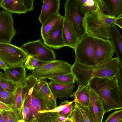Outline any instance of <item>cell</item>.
I'll return each mask as SVG.
<instances>
[{
  "label": "cell",
  "instance_id": "cell-43",
  "mask_svg": "<svg viewBox=\"0 0 122 122\" xmlns=\"http://www.w3.org/2000/svg\"><path fill=\"white\" fill-rule=\"evenodd\" d=\"M72 122L70 119L66 118V120L65 121L63 122Z\"/></svg>",
  "mask_w": 122,
  "mask_h": 122
},
{
  "label": "cell",
  "instance_id": "cell-36",
  "mask_svg": "<svg viewBox=\"0 0 122 122\" xmlns=\"http://www.w3.org/2000/svg\"><path fill=\"white\" fill-rule=\"evenodd\" d=\"M72 103L65 107L63 110L59 112V115L64 116L66 117L68 114L74 108V106Z\"/></svg>",
  "mask_w": 122,
  "mask_h": 122
},
{
  "label": "cell",
  "instance_id": "cell-17",
  "mask_svg": "<svg viewBox=\"0 0 122 122\" xmlns=\"http://www.w3.org/2000/svg\"><path fill=\"white\" fill-rule=\"evenodd\" d=\"M25 68L23 65L19 66H8L1 75L5 78L17 84L25 80Z\"/></svg>",
  "mask_w": 122,
  "mask_h": 122
},
{
  "label": "cell",
  "instance_id": "cell-19",
  "mask_svg": "<svg viewBox=\"0 0 122 122\" xmlns=\"http://www.w3.org/2000/svg\"><path fill=\"white\" fill-rule=\"evenodd\" d=\"M103 10L108 15L117 17L122 16V0H101Z\"/></svg>",
  "mask_w": 122,
  "mask_h": 122
},
{
  "label": "cell",
  "instance_id": "cell-25",
  "mask_svg": "<svg viewBox=\"0 0 122 122\" xmlns=\"http://www.w3.org/2000/svg\"><path fill=\"white\" fill-rule=\"evenodd\" d=\"M63 16L59 13L54 14L49 18L43 24L41 29V35L44 40L54 25Z\"/></svg>",
  "mask_w": 122,
  "mask_h": 122
},
{
  "label": "cell",
  "instance_id": "cell-29",
  "mask_svg": "<svg viewBox=\"0 0 122 122\" xmlns=\"http://www.w3.org/2000/svg\"><path fill=\"white\" fill-rule=\"evenodd\" d=\"M18 84L0 75V86L7 92L11 93H14Z\"/></svg>",
  "mask_w": 122,
  "mask_h": 122
},
{
  "label": "cell",
  "instance_id": "cell-20",
  "mask_svg": "<svg viewBox=\"0 0 122 122\" xmlns=\"http://www.w3.org/2000/svg\"><path fill=\"white\" fill-rule=\"evenodd\" d=\"M110 36L115 52L122 63V36L119 30L113 24L109 27Z\"/></svg>",
  "mask_w": 122,
  "mask_h": 122
},
{
  "label": "cell",
  "instance_id": "cell-42",
  "mask_svg": "<svg viewBox=\"0 0 122 122\" xmlns=\"http://www.w3.org/2000/svg\"><path fill=\"white\" fill-rule=\"evenodd\" d=\"M66 117L63 115H59V117L58 118V120L60 122H63L64 121L66 120Z\"/></svg>",
  "mask_w": 122,
  "mask_h": 122
},
{
  "label": "cell",
  "instance_id": "cell-45",
  "mask_svg": "<svg viewBox=\"0 0 122 122\" xmlns=\"http://www.w3.org/2000/svg\"><path fill=\"white\" fill-rule=\"evenodd\" d=\"M58 118L54 120L51 122H60L59 121Z\"/></svg>",
  "mask_w": 122,
  "mask_h": 122
},
{
  "label": "cell",
  "instance_id": "cell-32",
  "mask_svg": "<svg viewBox=\"0 0 122 122\" xmlns=\"http://www.w3.org/2000/svg\"><path fill=\"white\" fill-rule=\"evenodd\" d=\"M75 102V101L74 100L71 102L67 100L65 101L61 102L60 105L57 107L51 110L39 111V113L47 112H59L63 110L65 107Z\"/></svg>",
  "mask_w": 122,
  "mask_h": 122
},
{
  "label": "cell",
  "instance_id": "cell-41",
  "mask_svg": "<svg viewBox=\"0 0 122 122\" xmlns=\"http://www.w3.org/2000/svg\"><path fill=\"white\" fill-rule=\"evenodd\" d=\"M6 64L0 59V69H2L5 71L8 67ZM2 72L0 71V74Z\"/></svg>",
  "mask_w": 122,
  "mask_h": 122
},
{
  "label": "cell",
  "instance_id": "cell-27",
  "mask_svg": "<svg viewBox=\"0 0 122 122\" xmlns=\"http://www.w3.org/2000/svg\"><path fill=\"white\" fill-rule=\"evenodd\" d=\"M59 112H47L39 113L29 122H51L58 119Z\"/></svg>",
  "mask_w": 122,
  "mask_h": 122
},
{
  "label": "cell",
  "instance_id": "cell-21",
  "mask_svg": "<svg viewBox=\"0 0 122 122\" xmlns=\"http://www.w3.org/2000/svg\"><path fill=\"white\" fill-rule=\"evenodd\" d=\"M0 7L11 13L20 14L28 12L22 0H1Z\"/></svg>",
  "mask_w": 122,
  "mask_h": 122
},
{
  "label": "cell",
  "instance_id": "cell-6",
  "mask_svg": "<svg viewBox=\"0 0 122 122\" xmlns=\"http://www.w3.org/2000/svg\"><path fill=\"white\" fill-rule=\"evenodd\" d=\"M25 81L27 85L42 100L47 110L57 107L56 98L52 94L46 79H38L31 74L26 76Z\"/></svg>",
  "mask_w": 122,
  "mask_h": 122
},
{
  "label": "cell",
  "instance_id": "cell-13",
  "mask_svg": "<svg viewBox=\"0 0 122 122\" xmlns=\"http://www.w3.org/2000/svg\"><path fill=\"white\" fill-rule=\"evenodd\" d=\"M86 108L92 122H102L105 112L102 102L99 96L90 89V102Z\"/></svg>",
  "mask_w": 122,
  "mask_h": 122
},
{
  "label": "cell",
  "instance_id": "cell-18",
  "mask_svg": "<svg viewBox=\"0 0 122 122\" xmlns=\"http://www.w3.org/2000/svg\"><path fill=\"white\" fill-rule=\"evenodd\" d=\"M48 84L53 96L61 99L68 98L75 88V85L73 84H62L52 81Z\"/></svg>",
  "mask_w": 122,
  "mask_h": 122
},
{
  "label": "cell",
  "instance_id": "cell-1",
  "mask_svg": "<svg viewBox=\"0 0 122 122\" xmlns=\"http://www.w3.org/2000/svg\"><path fill=\"white\" fill-rule=\"evenodd\" d=\"M122 63L117 57L95 66H89L76 61L72 65L71 72L78 86H85L92 78H119L122 75Z\"/></svg>",
  "mask_w": 122,
  "mask_h": 122
},
{
  "label": "cell",
  "instance_id": "cell-10",
  "mask_svg": "<svg viewBox=\"0 0 122 122\" xmlns=\"http://www.w3.org/2000/svg\"><path fill=\"white\" fill-rule=\"evenodd\" d=\"M16 34L12 14L5 11H0V42L10 43Z\"/></svg>",
  "mask_w": 122,
  "mask_h": 122
},
{
  "label": "cell",
  "instance_id": "cell-24",
  "mask_svg": "<svg viewBox=\"0 0 122 122\" xmlns=\"http://www.w3.org/2000/svg\"><path fill=\"white\" fill-rule=\"evenodd\" d=\"M76 1L81 11L84 16L102 7L101 0H76Z\"/></svg>",
  "mask_w": 122,
  "mask_h": 122
},
{
  "label": "cell",
  "instance_id": "cell-37",
  "mask_svg": "<svg viewBox=\"0 0 122 122\" xmlns=\"http://www.w3.org/2000/svg\"><path fill=\"white\" fill-rule=\"evenodd\" d=\"M24 5L28 11L32 10L34 8V0H22Z\"/></svg>",
  "mask_w": 122,
  "mask_h": 122
},
{
  "label": "cell",
  "instance_id": "cell-4",
  "mask_svg": "<svg viewBox=\"0 0 122 122\" xmlns=\"http://www.w3.org/2000/svg\"><path fill=\"white\" fill-rule=\"evenodd\" d=\"M72 65L62 60L38 61V67L31 71L36 78L43 80L71 72Z\"/></svg>",
  "mask_w": 122,
  "mask_h": 122
},
{
  "label": "cell",
  "instance_id": "cell-35",
  "mask_svg": "<svg viewBox=\"0 0 122 122\" xmlns=\"http://www.w3.org/2000/svg\"><path fill=\"white\" fill-rule=\"evenodd\" d=\"M19 118L18 112L17 110L12 111L8 112L7 122H17Z\"/></svg>",
  "mask_w": 122,
  "mask_h": 122
},
{
  "label": "cell",
  "instance_id": "cell-30",
  "mask_svg": "<svg viewBox=\"0 0 122 122\" xmlns=\"http://www.w3.org/2000/svg\"><path fill=\"white\" fill-rule=\"evenodd\" d=\"M74 103L78 109L83 122H92L88 114L86 107L76 102H75Z\"/></svg>",
  "mask_w": 122,
  "mask_h": 122
},
{
  "label": "cell",
  "instance_id": "cell-44",
  "mask_svg": "<svg viewBox=\"0 0 122 122\" xmlns=\"http://www.w3.org/2000/svg\"><path fill=\"white\" fill-rule=\"evenodd\" d=\"M17 122H25V121L22 119H19L18 120Z\"/></svg>",
  "mask_w": 122,
  "mask_h": 122
},
{
  "label": "cell",
  "instance_id": "cell-11",
  "mask_svg": "<svg viewBox=\"0 0 122 122\" xmlns=\"http://www.w3.org/2000/svg\"><path fill=\"white\" fill-rule=\"evenodd\" d=\"M95 37L94 53L98 65L111 59L115 52L111 41Z\"/></svg>",
  "mask_w": 122,
  "mask_h": 122
},
{
  "label": "cell",
  "instance_id": "cell-5",
  "mask_svg": "<svg viewBox=\"0 0 122 122\" xmlns=\"http://www.w3.org/2000/svg\"><path fill=\"white\" fill-rule=\"evenodd\" d=\"M95 38L86 34L81 38L74 50L76 61L89 66L97 65L94 53Z\"/></svg>",
  "mask_w": 122,
  "mask_h": 122
},
{
  "label": "cell",
  "instance_id": "cell-9",
  "mask_svg": "<svg viewBox=\"0 0 122 122\" xmlns=\"http://www.w3.org/2000/svg\"><path fill=\"white\" fill-rule=\"evenodd\" d=\"M21 47L28 56L38 61H49L56 59L54 51L47 47L40 39L27 42Z\"/></svg>",
  "mask_w": 122,
  "mask_h": 122
},
{
  "label": "cell",
  "instance_id": "cell-8",
  "mask_svg": "<svg viewBox=\"0 0 122 122\" xmlns=\"http://www.w3.org/2000/svg\"><path fill=\"white\" fill-rule=\"evenodd\" d=\"M64 7V17L78 34L80 39L86 34L83 23L84 15L81 11L76 0H66Z\"/></svg>",
  "mask_w": 122,
  "mask_h": 122
},
{
  "label": "cell",
  "instance_id": "cell-40",
  "mask_svg": "<svg viewBox=\"0 0 122 122\" xmlns=\"http://www.w3.org/2000/svg\"><path fill=\"white\" fill-rule=\"evenodd\" d=\"M114 25L122 29V16L117 17L115 21Z\"/></svg>",
  "mask_w": 122,
  "mask_h": 122
},
{
  "label": "cell",
  "instance_id": "cell-16",
  "mask_svg": "<svg viewBox=\"0 0 122 122\" xmlns=\"http://www.w3.org/2000/svg\"><path fill=\"white\" fill-rule=\"evenodd\" d=\"M60 0H44L38 20L41 24L54 14L59 13Z\"/></svg>",
  "mask_w": 122,
  "mask_h": 122
},
{
  "label": "cell",
  "instance_id": "cell-2",
  "mask_svg": "<svg viewBox=\"0 0 122 122\" xmlns=\"http://www.w3.org/2000/svg\"><path fill=\"white\" fill-rule=\"evenodd\" d=\"M88 83L90 88L100 97L105 113L122 109V90L117 77H93Z\"/></svg>",
  "mask_w": 122,
  "mask_h": 122
},
{
  "label": "cell",
  "instance_id": "cell-3",
  "mask_svg": "<svg viewBox=\"0 0 122 122\" xmlns=\"http://www.w3.org/2000/svg\"><path fill=\"white\" fill-rule=\"evenodd\" d=\"M117 17L107 15L103 11L102 7L86 14L83 18V23L86 34L110 40L109 27L112 24H114Z\"/></svg>",
  "mask_w": 122,
  "mask_h": 122
},
{
  "label": "cell",
  "instance_id": "cell-22",
  "mask_svg": "<svg viewBox=\"0 0 122 122\" xmlns=\"http://www.w3.org/2000/svg\"><path fill=\"white\" fill-rule=\"evenodd\" d=\"M90 90L88 82L85 86H78L77 90L71 94L70 97H73L75 102L87 107L90 102Z\"/></svg>",
  "mask_w": 122,
  "mask_h": 122
},
{
  "label": "cell",
  "instance_id": "cell-15",
  "mask_svg": "<svg viewBox=\"0 0 122 122\" xmlns=\"http://www.w3.org/2000/svg\"><path fill=\"white\" fill-rule=\"evenodd\" d=\"M64 17L62 36L65 46L69 47L74 50L80 39L72 25Z\"/></svg>",
  "mask_w": 122,
  "mask_h": 122
},
{
  "label": "cell",
  "instance_id": "cell-33",
  "mask_svg": "<svg viewBox=\"0 0 122 122\" xmlns=\"http://www.w3.org/2000/svg\"><path fill=\"white\" fill-rule=\"evenodd\" d=\"M24 65L25 68L32 71L38 66V61L33 57L28 56Z\"/></svg>",
  "mask_w": 122,
  "mask_h": 122
},
{
  "label": "cell",
  "instance_id": "cell-28",
  "mask_svg": "<svg viewBox=\"0 0 122 122\" xmlns=\"http://www.w3.org/2000/svg\"><path fill=\"white\" fill-rule=\"evenodd\" d=\"M48 79L57 83L64 85L73 84L75 81V77L71 72L56 76Z\"/></svg>",
  "mask_w": 122,
  "mask_h": 122
},
{
  "label": "cell",
  "instance_id": "cell-7",
  "mask_svg": "<svg viewBox=\"0 0 122 122\" xmlns=\"http://www.w3.org/2000/svg\"><path fill=\"white\" fill-rule=\"evenodd\" d=\"M28 56L21 47L10 43L0 42V59L8 66H22Z\"/></svg>",
  "mask_w": 122,
  "mask_h": 122
},
{
  "label": "cell",
  "instance_id": "cell-12",
  "mask_svg": "<svg viewBox=\"0 0 122 122\" xmlns=\"http://www.w3.org/2000/svg\"><path fill=\"white\" fill-rule=\"evenodd\" d=\"M64 16L58 20L44 40V44L50 48L58 49L65 46L62 36Z\"/></svg>",
  "mask_w": 122,
  "mask_h": 122
},
{
  "label": "cell",
  "instance_id": "cell-31",
  "mask_svg": "<svg viewBox=\"0 0 122 122\" xmlns=\"http://www.w3.org/2000/svg\"><path fill=\"white\" fill-rule=\"evenodd\" d=\"M74 106L66 118L70 119L72 122H83L77 107L75 104Z\"/></svg>",
  "mask_w": 122,
  "mask_h": 122
},
{
  "label": "cell",
  "instance_id": "cell-26",
  "mask_svg": "<svg viewBox=\"0 0 122 122\" xmlns=\"http://www.w3.org/2000/svg\"><path fill=\"white\" fill-rule=\"evenodd\" d=\"M0 101L16 109L15 92L11 93L8 92L5 90L0 86Z\"/></svg>",
  "mask_w": 122,
  "mask_h": 122
},
{
  "label": "cell",
  "instance_id": "cell-39",
  "mask_svg": "<svg viewBox=\"0 0 122 122\" xmlns=\"http://www.w3.org/2000/svg\"><path fill=\"white\" fill-rule=\"evenodd\" d=\"M8 112L0 111V122H7Z\"/></svg>",
  "mask_w": 122,
  "mask_h": 122
},
{
  "label": "cell",
  "instance_id": "cell-23",
  "mask_svg": "<svg viewBox=\"0 0 122 122\" xmlns=\"http://www.w3.org/2000/svg\"><path fill=\"white\" fill-rule=\"evenodd\" d=\"M27 86L25 80L18 84L15 92V109L20 112L23 107L27 92Z\"/></svg>",
  "mask_w": 122,
  "mask_h": 122
},
{
  "label": "cell",
  "instance_id": "cell-34",
  "mask_svg": "<svg viewBox=\"0 0 122 122\" xmlns=\"http://www.w3.org/2000/svg\"><path fill=\"white\" fill-rule=\"evenodd\" d=\"M122 119V110L115 111L110 113L104 122H117Z\"/></svg>",
  "mask_w": 122,
  "mask_h": 122
},
{
  "label": "cell",
  "instance_id": "cell-38",
  "mask_svg": "<svg viewBox=\"0 0 122 122\" xmlns=\"http://www.w3.org/2000/svg\"><path fill=\"white\" fill-rule=\"evenodd\" d=\"M15 109L5 104L0 101V111H12Z\"/></svg>",
  "mask_w": 122,
  "mask_h": 122
},
{
  "label": "cell",
  "instance_id": "cell-14",
  "mask_svg": "<svg viewBox=\"0 0 122 122\" xmlns=\"http://www.w3.org/2000/svg\"><path fill=\"white\" fill-rule=\"evenodd\" d=\"M26 85L27 89L24 102L29 106L35 117L39 113V111L47 110V109L42 100L32 88Z\"/></svg>",
  "mask_w": 122,
  "mask_h": 122
},
{
  "label": "cell",
  "instance_id": "cell-46",
  "mask_svg": "<svg viewBox=\"0 0 122 122\" xmlns=\"http://www.w3.org/2000/svg\"><path fill=\"white\" fill-rule=\"evenodd\" d=\"M117 122H122V119H120Z\"/></svg>",
  "mask_w": 122,
  "mask_h": 122
}]
</instances>
